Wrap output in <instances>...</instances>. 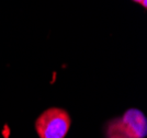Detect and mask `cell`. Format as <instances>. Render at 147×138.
Masks as SVG:
<instances>
[{
    "label": "cell",
    "mask_w": 147,
    "mask_h": 138,
    "mask_svg": "<svg viewBox=\"0 0 147 138\" xmlns=\"http://www.w3.org/2000/svg\"><path fill=\"white\" fill-rule=\"evenodd\" d=\"M147 118L138 108H129L125 113L110 120L105 129V138H145Z\"/></svg>",
    "instance_id": "cell-1"
},
{
    "label": "cell",
    "mask_w": 147,
    "mask_h": 138,
    "mask_svg": "<svg viewBox=\"0 0 147 138\" xmlns=\"http://www.w3.org/2000/svg\"><path fill=\"white\" fill-rule=\"evenodd\" d=\"M71 126V118L66 110L49 108L36 118L34 127L40 138H65Z\"/></svg>",
    "instance_id": "cell-2"
},
{
    "label": "cell",
    "mask_w": 147,
    "mask_h": 138,
    "mask_svg": "<svg viewBox=\"0 0 147 138\" xmlns=\"http://www.w3.org/2000/svg\"><path fill=\"white\" fill-rule=\"evenodd\" d=\"M133 1H135V2H137V3H141L142 0H133Z\"/></svg>",
    "instance_id": "cell-3"
}]
</instances>
